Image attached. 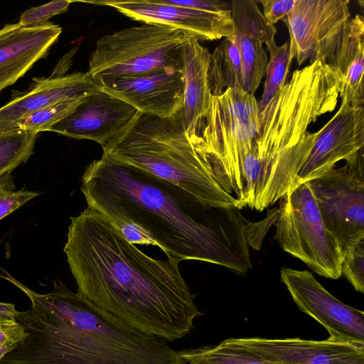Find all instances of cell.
Returning a JSON list of instances; mask_svg holds the SVG:
<instances>
[{
  "label": "cell",
  "instance_id": "1",
  "mask_svg": "<svg viewBox=\"0 0 364 364\" xmlns=\"http://www.w3.org/2000/svg\"><path fill=\"white\" fill-rule=\"evenodd\" d=\"M81 191L87 206L139 228L168 259L242 274L252 268L250 224L236 207L206 205L172 182L104 156L86 167Z\"/></svg>",
  "mask_w": 364,
  "mask_h": 364
},
{
  "label": "cell",
  "instance_id": "2",
  "mask_svg": "<svg viewBox=\"0 0 364 364\" xmlns=\"http://www.w3.org/2000/svg\"><path fill=\"white\" fill-rule=\"evenodd\" d=\"M64 252L77 293L142 333L173 341L202 315L180 262L148 256L90 206L70 217Z\"/></svg>",
  "mask_w": 364,
  "mask_h": 364
},
{
  "label": "cell",
  "instance_id": "3",
  "mask_svg": "<svg viewBox=\"0 0 364 364\" xmlns=\"http://www.w3.org/2000/svg\"><path fill=\"white\" fill-rule=\"evenodd\" d=\"M4 278L31 306L15 316L26 338L0 364H187L167 341L132 327L60 281L42 294L8 273Z\"/></svg>",
  "mask_w": 364,
  "mask_h": 364
},
{
  "label": "cell",
  "instance_id": "4",
  "mask_svg": "<svg viewBox=\"0 0 364 364\" xmlns=\"http://www.w3.org/2000/svg\"><path fill=\"white\" fill-rule=\"evenodd\" d=\"M342 79L316 60L294 70L259 112V127L243 166L245 203L262 212L295 186L297 173L318 132H307L320 116L333 112Z\"/></svg>",
  "mask_w": 364,
  "mask_h": 364
},
{
  "label": "cell",
  "instance_id": "5",
  "mask_svg": "<svg viewBox=\"0 0 364 364\" xmlns=\"http://www.w3.org/2000/svg\"><path fill=\"white\" fill-rule=\"evenodd\" d=\"M102 147V156L172 182L206 205L237 208L238 200L218 183L210 162L189 138L183 109L164 118L137 111Z\"/></svg>",
  "mask_w": 364,
  "mask_h": 364
},
{
  "label": "cell",
  "instance_id": "6",
  "mask_svg": "<svg viewBox=\"0 0 364 364\" xmlns=\"http://www.w3.org/2000/svg\"><path fill=\"white\" fill-rule=\"evenodd\" d=\"M259 102L240 86L212 96L210 105L193 144L213 166L225 191L242 194L245 160L259 127Z\"/></svg>",
  "mask_w": 364,
  "mask_h": 364
},
{
  "label": "cell",
  "instance_id": "7",
  "mask_svg": "<svg viewBox=\"0 0 364 364\" xmlns=\"http://www.w3.org/2000/svg\"><path fill=\"white\" fill-rule=\"evenodd\" d=\"M188 36L174 28L146 23L105 35L96 42L86 73L103 86L159 70L181 71L183 47Z\"/></svg>",
  "mask_w": 364,
  "mask_h": 364
},
{
  "label": "cell",
  "instance_id": "8",
  "mask_svg": "<svg viewBox=\"0 0 364 364\" xmlns=\"http://www.w3.org/2000/svg\"><path fill=\"white\" fill-rule=\"evenodd\" d=\"M282 199L274 223L280 247L320 276L338 279L342 255L322 220L309 182L296 185Z\"/></svg>",
  "mask_w": 364,
  "mask_h": 364
},
{
  "label": "cell",
  "instance_id": "9",
  "mask_svg": "<svg viewBox=\"0 0 364 364\" xmlns=\"http://www.w3.org/2000/svg\"><path fill=\"white\" fill-rule=\"evenodd\" d=\"M363 149L341 168L309 181L322 220L342 257L364 240Z\"/></svg>",
  "mask_w": 364,
  "mask_h": 364
},
{
  "label": "cell",
  "instance_id": "10",
  "mask_svg": "<svg viewBox=\"0 0 364 364\" xmlns=\"http://www.w3.org/2000/svg\"><path fill=\"white\" fill-rule=\"evenodd\" d=\"M289 33L290 58L298 65L309 60L328 64L345 38L350 13L348 0H296L282 20Z\"/></svg>",
  "mask_w": 364,
  "mask_h": 364
},
{
  "label": "cell",
  "instance_id": "11",
  "mask_svg": "<svg viewBox=\"0 0 364 364\" xmlns=\"http://www.w3.org/2000/svg\"><path fill=\"white\" fill-rule=\"evenodd\" d=\"M282 282L299 309L321 324L329 339L364 344V313L331 295L307 270L283 267Z\"/></svg>",
  "mask_w": 364,
  "mask_h": 364
},
{
  "label": "cell",
  "instance_id": "12",
  "mask_svg": "<svg viewBox=\"0 0 364 364\" xmlns=\"http://www.w3.org/2000/svg\"><path fill=\"white\" fill-rule=\"evenodd\" d=\"M114 8L131 19L146 24L181 30L197 40H220L233 34L231 9L212 11L164 3L161 0L84 1Z\"/></svg>",
  "mask_w": 364,
  "mask_h": 364
},
{
  "label": "cell",
  "instance_id": "13",
  "mask_svg": "<svg viewBox=\"0 0 364 364\" xmlns=\"http://www.w3.org/2000/svg\"><path fill=\"white\" fill-rule=\"evenodd\" d=\"M364 147V108L341 104L319 131L296 178V185L328 173L341 160L348 161Z\"/></svg>",
  "mask_w": 364,
  "mask_h": 364
},
{
  "label": "cell",
  "instance_id": "14",
  "mask_svg": "<svg viewBox=\"0 0 364 364\" xmlns=\"http://www.w3.org/2000/svg\"><path fill=\"white\" fill-rule=\"evenodd\" d=\"M241 347L276 364H364V344L301 338H228Z\"/></svg>",
  "mask_w": 364,
  "mask_h": 364
},
{
  "label": "cell",
  "instance_id": "15",
  "mask_svg": "<svg viewBox=\"0 0 364 364\" xmlns=\"http://www.w3.org/2000/svg\"><path fill=\"white\" fill-rule=\"evenodd\" d=\"M102 90L138 112L159 117H171L183 107L182 73L173 69L120 78Z\"/></svg>",
  "mask_w": 364,
  "mask_h": 364
},
{
  "label": "cell",
  "instance_id": "16",
  "mask_svg": "<svg viewBox=\"0 0 364 364\" xmlns=\"http://www.w3.org/2000/svg\"><path fill=\"white\" fill-rule=\"evenodd\" d=\"M233 34L240 54L239 85L254 95L265 76L268 63L263 48L274 39L277 30L269 24L257 1L240 0L231 4Z\"/></svg>",
  "mask_w": 364,
  "mask_h": 364
},
{
  "label": "cell",
  "instance_id": "17",
  "mask_svg": "<svg viewBox=\"0 0 364 364\" xmlns=\"http://www.w3.org/2000/svg\"><path fill=\"white\" fill-rule=\"evenodd\" d=\"M137 110L102 90L88 95L68 117L48 132L92 140L102 146L135 115Z\"/></svg>",
  "mask_w": 364,
  "mask_h": 364
},
{
  "label": "cell",
  "instance_id": "18",
  "mask_svg": "<svg viewBox=\"0 0 364 364\" xmlns=\"http://www.w3.org/2000/svg\"><path fill=\"white\" fill-rule=\"evenodd\" d=\"M62 28L51 22L24 26L18 23L0 29V92L14 84L48 53Z\"/></svg>",
  "mask_w": 364,
  "mask_h": 364
},
{
  "label": "cell",
  "instance_id": "19",
  "mask_svg": "<svg viewBox=\"0 0 364 364\" xmlns=\"http://www.w3.org/2000/svg\"><path fill=\"white\" fill-rule=\"evenodd\" d=\"M33 80L35 84L27 92L0 107V129L15 128L16 124L27 116L60 100L102 90V86L86 73Z\"/></svg>",
  "mask_w": 364,
  "mask_h": 364
},
{
  "label": "cell",
  "instance_id": "20",
  "mask_svg": "<svg viewBox=\"0 0 364 364\" xmlns=\"http://www.w3.org/2000/svg\"><path fill=\"white\" fill-rule=\"evenodd\" d=\"M210 52L199 41L188 36L182 53L183 117L186 132L193 143L211 102L208 69Z\"/></svg>",
  "mask_w": 364,
  "mask_h": 364
},
{
  "label": "cell",
  "instance_id": "21",
  "mask_svg": "<svg viewBox=\"0 0 364 364\" xmlns=\"http://www.w3.org/2000/svg\"><path fill=\"white\" fill-rule=\"evenodd\" d=\"M364 21L360 14L350 19L348 31L329 65L341 76V103L358 107L364 102Z\"/></svg>",
  "mask_w": 364,
  "mask_h": 364
},
{
  "label": "cell",
  "instance_id": "22",
  "mask_svg": "<svg viewBox=\"0 0 364 364\" xmlns=\"http://www.w3.org/2000/svg\"><path fill=\"white\" fill-rule=\"evenodd\" d=\"M240 65L235 36L223 38L210 54L208 77L212 96L220 95L228 88L240 86Z\"/></svg>",
  "mask_w": 364,
  "mask_h": 364
},
{
  "label": "cell",
  "instance_id": "23",
  "mask_svg": "<svg viewBox=\"0 0 364 364\" xmlns=\"http://www.w3.org/2000/svg\"><path fill=\"white\" fill-rule=\"evenodd\" d=\"M178 353L187 364H276L226 340L214 347L188 348Z\"/></svg>",
  "mask_w": 364,
  "mask_h": 364
},
{
  "label": "cell",
  "instance_id": "24",
  "mask_svg": "<svg viewBox=\"0 0 364 364\" xmlns=\"http://www.w3.org/2000/svg\"><path fill=\"white\" fill-rule=\"evenodd\" d=\"M37 133L18 128L0 129V180L33 154Z\"/></svg>",
  "mask_w": 364,
  "mask_h": 364
},
{
  "label": "cell",
  "instance_id": "25",
  "mask_svg": "<svg viewBox=\"0 0 364 364\" xmlns=\"http://www.w3.org/2000/svg\"><path fill=\"white\" fill-rule=\"evenodd\" d=\"M266 47L269 53V59L265 73L263 93L259 102V112L267 105L281 86L287 82L292 62L290 58L289 42L277 46L274 39Z\"/></svg>",
  "mask_w": 364,
  "mask_h": 364
},
{
  "label": "cell",
  "instance_id": "26",
  "mask_svg": "<svg viewBox=\"0 0 364 364\" xmlns=\"http://www.w3.org/2000/svg\"><path fill=\"white\" fill-rule=\"evenodd\" d=\"M87 96L73 97L57 102L21 119L15 128L37 134L48 131L53 125L70 115Z\"/></svg>",
  "mask_w": 364,
  "mask_h": 364
},
{
  "label": "cell",
  "instance_id": "27",
  "mask_svg": "<svg viewBox=\"0 0 364 364\" xmlns=\"http://www.w3.org/2000/svg\"><path fill=\"white\" fill-rule=\"evenodd\" d=\"M341 274L357 291L364 293V240L351 247L344 254Z\"/></svg>",
  "mask_w": 364,
  "mask_h": 364
},
{
  "label": "cell",
  "instance_id": "28",
  "mask_svg": "<svg viewBox=\"0 0 364 364\" xmlns=\"http://www.w3.org/2000/svg\"><path fill=\"white\" fill-rule=\"evenodd\" d=\"M39 194L31 191H14L11 173L6 175L0 180V220Z\"/></svg>",
  "mask_w": 364,
  "mask_h": 364
},
{
  "label": "cell",
  "instance_id": "29",
  "mask_svg": "<svg viewBox=\"0 0 364 364\" xmlns=\"http://www.w3.org/2000/svg\"><path fill=\"white\" fill-rule=\"evenodd\" d=\"M72 2L68 0H58L31 7L21 14L18 23L24 26L44 24L53 16L67 11Z\"/></svg>",
  "mask_w": 364,
  "mask_h": 364
},
{
  "label": "cell",
  "instance_id": "30",
  "mask_svg": "<svg viewBox=\"0 0 364 364\" xmlns=\"http://www.w3.org/2000/svg\"><path fill=\"white\" fill-rule=\"evenodd\" d=\"M26 336V332L15 317L0 316V361Z\"/></svg>",
  "mask_w": 364,
  "mask_h": 364
},
{
  "label": "cell",
  "instance_id": "31",
  "mask_svg": "<svg viewBox=\"0 0 364 364\" xmlns=\"http://www.w3.org/2000/svg\"><path fill=\"white\" fill-rule=\"evenodd\" d=\"M263 8V16L267 21L274 25L283 20L292 10L296 0H259Z\"/></svg>",
  "mask_w": 364,
  "mask_h": 364
},
{
  "label": "cell",
  "instance_id": "32",
  "mask_svg": "<svg viewBox=\"0 0 364 364\" xmlns=\"http://www.w3.org/2000/svg\"><path fill=\"white\" fill-rule=\"evenodd\" d=\"M165 4L194 9L220 11L231 9L230 2L220 0H161Z\"/></svg>",
  "mask_w": 364,
  "mask_h": 364
},
{
  "label": "cell",
  "instance_id": "33",
  "mask_svg": "<svg viewBox=\"0 0 364 364\" xmlns=\"http://www.w3.org/2000/svg\"><path fill=\"white\" fill-rule=\"evenodd\" d=\"M123 237L133 245H154V242L139 228L128 223L112 222Z\"/></svg>",
  "mask_w": 364,
  "mask_h": 364
},
{
  "label": "cell",
  "instance_id": "34",
  "mask_svg": "<svg viewBox=\"0 0 364 364\" xmlns=\"http://www.w3.org/2000/svg\"><path fill=\"white\" fill-rule=\"evenodd\" d=\"M18 311L14 304L0 301V316L15 317Z\"/></svg>",
  "mask_w": 364,
  "mask_h": 364
}]
</instances>
